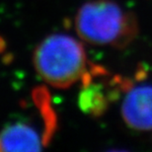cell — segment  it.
Here are the masks:
<instances>
[{"label":"cell","mask_w":152,"mask_h":152,"mask_svg":"<svg viewBox=\"0 0 152 152\" xmlns=\"http://www.w3.org/2000/svg\"><path fill=\"white\" fill-rule=\"evenodd\" d=\"M75 30L88 44L123 48L138 34V24L132 12L113 0L84 3L75 16Z\"/></svg>","instance_id":"1"},{"label":"cell","mask_w":152,"mask_h":152,"mask_svg":"<svg viewBox=\"0 0 152 152\" xmlns=\"http://www.w3.org/2000/svg\"><path fill=\"white\" fill-rule=\"evenodd\" d=\"M33 62L45 83L66 89L81 80L89 66L84 47L69 35L53 34L36 48Z\"/></svg>","instance_id":"2"},{"label":"cell","mask_w":152,"mask_h":152,"mask_svg":"<svg viewBox=\"0 0 152 152\" xmlns=\"http://www.w3.org/2000/svg\"><path fill=\"white\" fill-rule=\"evenodd\" d=\"M100 68V65L89 66L81 79V90L78 96L80 110L92 117L102 115L107 111L110 103L120 95L121 91L130 86L129 82L120 76H115L106 87L99 82Z\"/></svg>","instance_id":"3"},{"label":"cell","mask_w":152,"mask_h":152,"mask_svg":"<svg viewBox=\"0 0 152 152\" xmlns=\"http://www.w3.org/2000/svg\"><path fill=\"white\" fill-rule=\"evenodd\" d=\"M121 117L127 126L136 130L152 129V85L127 88L121 103Z\"/></svg>","instance_id":"4"},{"label":"cell","mask_w":152,"mask_h":152,"mask_svg":"<svg viewBox=\"0 0 152 152\" xmlns=\"http://www.w3.org/2000/svg\"><path fill=\"white\" fill-rule=\"evenodd\" d=\"M44 146L42 133L27 123L9 124L0 132V151H39Z\"/></svg>","instance_id":"5"},{"label":"cell","mask_w":152,"mask_h":152,"mask_svg":"<svg viewBox=\"0 0 152 152\" xmlns=\"http://www.w3.org/2000/svg\"><path fill=\"white\" fill-rule=\"evenodd\" d=\"M33 100L38 108L44 123V136L45 144H48L56 130V115L50 104L48 91L45 88L38 87L33 91Z\"/></svg>","instance_id":"6"}]
</instances>
